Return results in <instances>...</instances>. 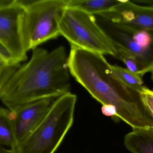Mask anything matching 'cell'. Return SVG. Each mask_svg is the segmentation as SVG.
<instances>
[{"instance_id": "cell-3", "label": "cell", "mask_w": 153, "mask_h": 153, "mask_svg": "<svg viewBox=\"0 0 153 153\" xmlns=\"http://www.w3.org/2000/svg\"><path fill=\"white\" fill-rule=\"evenodd\" d=\"M76 96L56 98L36 128L13 150L15 153H54L72 126Z\"/></svg>"}, {"instance_id": "cell-8", "label": "cell", "mask_w": 153, "mask_h": 153, "mask_svg": "<svg viewBox=\"0 0 153 153\" xmlns=\"http://www.w3.org/2000/svg\"><path fill=\"white\" fill-rule=\"evenodd\" d=\"M117 23L148 32L153 40V6L141 5L132 1H122L108 11L97 14Z\"/></svg>"}, {"instance_id": "cell-12", "label": "cell", "mask_w": 153, "mask_h": 153, "mask_svg": "<svg viewBox=\"0 0 153 153\" xmlns=\"http://www.w3.org/2000/svg\"><path fill=\"white\" fill-rule=\"evenodd\" d=\"M17 144L11 111L9 109L0 107V145L13 149Z\"/></svg>"}, {"instance_id": "cell-16", "label": "cell", "mask_w": 153, "mask_h": 153, "mask_svg": "<svg viewBox=\"0 0 153 153\" xmlns=\"http://www.w3.org/2000/svg\"><path fill=\"white\" fill-rule=\"evenodd\" d=\"M140 93L144 104L153 118V90L143 87Z\"/></svg>"}, {"instance_id": "cell-18", "label": "cell", "mask_w": 153, "mask_h": 153, "mask_svg": "<svg viewBox=\"0 0 153 153\" xmlns=\"http://www.w3.org/2000/svg\"><path fill=\"white\" fill-rule=\"evenodd\" d=\"M14 1V0H0V9L13 4Z\"/></svg>"}, {"instance_id": "cell-19", "label": "cell", "mask_w": 153, "mask_h": 153, "mask_svg": "<svg viewBox=\"0 0 153 153\" xmlns=\"http://www.w3.org/2000/svg\"><path fill=\"white\" fill-rule=\"evenodd\" d=\"M0 153H15L13 150L11 149H7L2 146L0 145Z\"/></svg>"}, {"instance_id": "cell-1", "label": "cell", "mask_w": 153, "mask_h": 153, "mask_svg": "<svg viewBox=\"0 0 153 153\" xmlns=\"http://www.w3.org/2000/svg\"><path fill=\"white\" fill-rule=\"evenodd\" d=\"M70 73L102 106L115 108L117 120L134 128H153V118L140 92L123 82L110 64L99 53L71 46L68 56Z\"/></svg>"}, {"instance_id": "cell-5", "label": "cell", "mask_w": 153, "mask_h": 153, "mask_svg": "<svg viewBox=\"0 0 153 153\" xmlns=\"http://www.w3.org/2000/svg\"><path fill=\"white\" fill-rule=\"evenodd\" d=\"M59 26L61 35L66 39L71 46L116 56L117 49L97 23L95 15L67 8Z\"/></svg>"}, {"instance_id": "cell-6", "label": "cell", "mask_w": 153, "mask_h": 153, "mask_svg": "<svg viewBox=\"0 0 153 153\" xmlns=\"http://www.w3.org/2000/svg\"><path fill=\"white\" fill-rule=\"evenodd\" d=\"M24 12L16 0L0 9V46L19 63L27 59L28 52L24 39Z\"/></svg>"}, {"instance_id": "cell-20", "label": "cell", "mask_w": 153, "mask_h": 153, "mask_svg": "<svg viewBox=\"0 0 153 153\" xmlns=\"http://www.w3.org/2000/svg\"><path fill=\"white\" fill-rule=\"evenodd\" d=\"M152 79L153 81V72H152Z\"/></svg>"}, {"instance_id": "cell-15", "label": "cell", "mask_w": 153, "mask_h": 153, "mask_svg": "<svg viewBox=\"0 0 153 153\" xmlns=\"http://www.w3.org/2000/svg\"><path fill=\"white\" fill-rule=\"evenodd\" d=\"M116 49L117 54L114 57L123 62L126 66L127 69L141 76L140 66L136 57L126 50L120 49Z\"/></svg>"}, {"instance_id": "cell-2", "label": "cell", "mask_w": 153, "mask_h": 153, "mask_svg": "<svg viewBox=\"0 0 153 153\" xmlns=\"http://www.w3.org/2000/svg\"><path fill=\"white\" fill-rule=\"evenodd\" d=\"M68 57L64 47L51 52L32 50L30 60L20 66L0 93V100L9 109L48 99H56L71 87Z\"/></svg>"}, {"instance_id": "cell-7", "label": "cell", "mask_w": 153, "mask_h": 153, "mask_svg": "<svg viewBox=\"0 0 153 153\" xmlns=\"http://www.w3.org/2000/svg\"><path fill=\"white\" fill-rule=\"evenodd\" d=\"M97 23L107 34L116 49H120L134 55L138 61L141 76L153 72V49H146L133 37V28L95 15Z\"/></svg>"}, {"instance_id": "cell-14", "label": "cell", "mask_w": 153, "mask_h": 153, "mask_svg": "<svg viewBox=\"0 0 153 153\" xmlns=\"http://www.w3.org/2000/svg\"><path fill=\"white\" fill-rule=\"evenodd\" d=\"M112 68L117 76L127 85L135 89L140 92L143 89L144 81L143 78L132 72L127 68L117 66H112Z\"/></svg>"}, {"instance_id": "cell-11", "label": "cell", "mask_w": 153, "mask_h": 153, "mask_svg": "<svg viewBox=\"0 0 153 153\" xmlns=\"http://www.w3.org/2000/svg\"><path fill=\"white\" fill-rule=\"evenodd\" d=\"M121 2V0H69L67 8L96 15L110 10Z\"/></svg>"}, {"instance_id": "cell-17", "label": "cell", "mask_w": 153, "mask_h": 153, "mask_svg": "<svg viewBox=\"0 0 153 153\" xmlns=\"http://www.w3.org/2000/svg\"><path fill=\"white\" fill-rule=\"evenodd\" d=\"M133 2L137 4H143L147 5L153 6V0H134Z\"/></svg>"}, {"instance_id": "cell-13", "label": "cell", "mask_w": 153, "mask_h": 153, "mask_svg": "<svg viewBox=\"0 0 153 153\" xmlns=\"http://www.w3.org/2000/svg\"><path fill=\"white\" fill-rule=\"evenodd\" d=\"M20 66L0 46V93Z\"/></svg>"}, {"instance_id": "cell-10", "label": "cell", "mask_w": 153, "mask_h": 153, "mask_svg": "<svg viewBox=\"0 0 153 153\" xmlns=\"http://www.w3.org/2000/svg\"><path fill=\"white\" fill-rule=\"evenodd\" d=\"M125 136L124 144L132 153H153V128H134Z\"/></svg>"}, {"instance_id": "cell-9", "label": "cell", "mask_w": 153, "mask_h": 153, "mask_svg": "<svg viewBox=\"0 0 153 153\" xmlns=\"http://www.w3.org/2000/svg\"><path fill=\"white\" fill-rule=\"evenodd\" d=\"M56 99H45L9 109L12 112L18 144L24 141L36 128Z\"/></svg>"}, {"instance_id": "cell-4", "label": "cell", "mask_w": 153, "mask_h": 153, "mask_svg": "<svg viewBox=\"0 0 153 153\" xmlns=\"http://www.w3.org/2000/svg\"><path fill=\"white\" fill-rule=\"evenodd\" d=\"M24 9V35L27 51L61 35L59 22L69 0H17Z\"/></svg>"}]
</instances>
